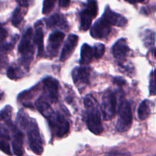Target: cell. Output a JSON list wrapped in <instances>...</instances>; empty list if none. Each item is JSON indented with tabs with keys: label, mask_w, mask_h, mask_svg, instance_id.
<instances>
[{
	"label": "cell",
	"mask_w": 156,
	"mask_h": 156,
	"mask_svg": "<svg viewBox=\"0 0 156 156\" xmlns=\"http://www.w3.org/2000/svg\"><path fill=\"white\" fill-rule=\"evenodd\" d=\"M7 34H8L7 30H6L5 28H3V27H2V30H1V42H2V44L3 41H4V40L5 39L6 37H7Z\"/></svg>",
	"instance_id": "1f68e13d"
},
{
	"label": "cell",
	"mask_w": 156,
	"mask_h": 156,
	"mask_svg": "<svg viewBox=\"0 0 156 156\" xmlns=\"http://www.w3.org/2000/svg\"><path fill=\"white\" fill-rule=\"evenodd\" d=\"M23 140H24V135L20 130L16 131L15 136H14L13 142H12V148H13V152L17 156H22L23 155Z\"/></svg>",
	"instance_id": "ac0fdd59"
},
{
	"label": "cell",
	"mask_w": 156,
	"mask_h": 156,
	"mask_svg": "<svg viewBox=\"0 0 156 156\" xmlns=\"http://www.w3.org/2000/svg\"><path fill=\"white\" fill-rule=\"evenodd\" d=\"M93 56H94V48H92L88 44H84L81 48V65L85 66V65L89 64L92 59Z\"/></svg>",
	"instance_id": "e0dca14e"
},
{
	"label": "cell",
	"mask_w": 156,
	"mask_h": 156,
	"mask_svg": "<svg viewBox=\"0 0 156 156\" xmlns=\"http://www.w3.org/2000/svg\"><path fill=\"white\" fill-rule=\"evenodd\" d=\"M48 121L54 135L59 138L63 137L69 131V123L59 113H54V114L48 119Z\"/></svg>",
	"instance_id": "8992f818"
},
{
	"label": "cell",
	"mask_w": 156,
	"mask_h": 156,
	"mask_svg": "<svg viewBox=\"0 0 156 156\" xmlns=\"http://www.w3.org/2000/svg\"><path fill=\"white\" fill-rule=\"evenodd\" d=\"M70 4V1H66V0H61L59 2V5L60 7H67Z\"/></svg>",
	"instance_id": "d6a6232c"
},
{
	"label": "cell",
	"mask_w": 156,
	"mask_h": 156,
	"mask_svg": "<svg viewBox=\"0 0 156 156\" xmlns=\"http://www.w3.org/2000/svg\"><path fill=\"white\" fill-rule=\"evenodd\" d=\"M55 3H56L55 1H47V0L44 1V3H43L42 13L44 14V15H47V14L50 13V12L53 10Z\"/></svg>",
	"instance_id": "83f0119b"
},
{
	"label": "cell",
	"mask_w": 156,
	"mask_h": 156,
	"mask_svg": "<svg viewBox=\"0 0 156 156\" xmlns=\"http://www.w3.org/2000/svg\"><path fill=\"white\" fill-rule=\"evenodd\" d=\"M129 52L126 39H120L114 44L112 47V53L116 59L120 61L124 60Z\"/></svg>",
	"instance_id": "5bb4252c"
},
{
	"label": "cell",
	"mask_w": 156,
	"mask_h": 156,
	"mask_svg": "<svg viewBox=\"0 0 156 156\" xmlns=\"http://www.w3.org/2000/svg\"><path fill=\"white\" fill-rule=\"evenodd\" d=\"M41 21H37L35 24L36 32L34 37V43L37 47V55L38 56H41L44 53V33H43L42 27H41Z\"/></svg>",
	"instance_id": "2e32d148"
},
{
	"label": "cell",
	"mask_w": 156,
	"mask_h": 156,
	"mask_svg": "<svg viewBox=\"0 0 156 156\" xmlns=\"http://www.w3.org/2000/svg\"><path fill=\"white\" fill-rule=\"evenodd\" d=\"M103 17L111 24V25H115L117 27H124L127 24V20L125 17L120 14L114 12L110 9L109 6H107L105 9Z\"/></svg>",
	"instance_id": "4fadbf2b"
},
{
	"label": "cell",
	"mask_w": 156,
	"mask_h": 156,
	"mask_svg": "<svg viewBox=\"0 0 156 156\" xmlns=\"http://www.w3.org/2000/svg\"><path fill=\"white\" fill-rule=\"evenodd\" d=\"M137 113H138L139 118L141 120H144L149 117L150 114V106H149V101L144 100L140 103Z\"/></svg>",
	"instance_id": "44dd1931"
},
{
	"label": "cell",
	"mask_w": 156,
	"mask_h": 156,
	"mask_svg": "<svg viewBox=\"0 0 156 156\" xmlns=\"http://www.w3.org/2000/svg\"><path fill=\"white\" fill-rule=\"evenodd\" d=\"M27 138L29 146L34 153L41 155L44 151L42 139L41 137L37 124L34 120H30V123L27 127Z\"/></svg>",
	"instance_id": "277c9868"
},
{
	"label": "cell",
	"mask_w": 156,
	"mask_h": 156,
	"mask_svg": "<svg viewBox=\"0 0 156 156\" xmlns=\"http://www.w3.org/2000/svg\"><path fill=\"white\" fill-rule=\"evenodd\" d=\"M21 73H22L20 71V69L15 66H10L8 69L7 76L11 79H16L21 77Z\"/></svg>",
	"instance_id": "cb8c5ba5"
},
{
	"label": "cell",
	"mask_w": 156,
	"mask_h": 156,
	"mask_svg": "<svg viewBox=\"0 0 156 156\" xmlns=\"http://www.w3.org/2000/svg\"><path fill=\"white\" fill-rule=\"evenodd\" d=\"M132 109L129 102L125 99H121L118 106V120L116 128L119 132H126L132 124Z\"/></svg>",
	"instance_id": "3957f363"
},
{
	"label": "cell",
	"mask_w": 156,
	"mask_h": 156,
	"mask_svg": "<svg viewBox=\"0 0 156 156\" xmlns=\"http://www.w3.org/2000/svg\"><path fill=\"white\" fill-rule=\"evenodd\" d=\"M84 105L86 108V124L88 129L95 135L103 132L100 107L91 94H88L84 99Z\"/></svg>",
	"instance_id": "6da1fadb"
},
{
	"label": "cell",
	"mask_w": 156,
	"mask_h": 156,
	"mask_svg": "<svg viewBox=\"0 0 156 156\" xmlns=\"http://www.w3.org/2000/svg\"><path fill=\"white\" fill-rule=\"evenodd\" d=\"M65 37V34L61 31L53 32L48 39L47 50L51 56H56L59 47Z\"/></svg>",
	"instance_id": "8fae6325"
},
{
	"label": "cell",
	"mask_w": 156,
	"mask_h": 156,
	"mask_svg": "<svg viewBox=\"0 0 156 156\" xmlns=\"http://www.w3.org/2000/svg\"><path fill=\"white\" fill-rule=\"evenodd\" d=\"M18 35H15V37H13V39H12L10 42L3 43V44H2V47H1L2 51L7 52L12 50V49L14 47V46H15V43H16L17 41H18Z\"/></svg>",
	"instance_id": "f1b7e54d"
},
{
	"label": "cell",
	"mask_w": 156,
	"mask_h": 156,
	"mask_svg": "<svg viewBox=\"0 0 156 156\" xmlns=\"http://www.w3.org/2000/svg\"><path fill=\"white\" fill-rule=\"evenodd\" d=\"M33 42V30L29 27L23 35L22 39L18 45V53L21 55V63L27 70H28L30 62L33 59L34 52Z\"/></svg>",
	"instance_id": "7a4b0ae2"
},
{
	"label": "cell",
	"mask_w": 156,
	"mask_h": 156,
	"mask_svg": "<svg viewBox=\"0 0 156 156\" xmlns=\"http://www.w3.org/2000/svg\"><path fill=\"white\" fill-rule=\"evenodd\" d=\"M36 108H37L38 111L44 116L45 118L48 120L49 118L52 117L54 114V111L52 109L50 103L43 97H40L36 101Z\"/></svg>",
	"instance_id": "9a60e30c"
},
{
	"label": "cell",
	"mask_w": 156,
	"mask_h": 156,
	"mask_svg": "<svg viewBox=\"0 0 156 156\" xmlns=\"http://www.w3.org/2000/svg\"><path fill=\"white\" fill-rule=\"evenodd\" d=\"M105 51V47L102 44H96L94 47V56L96 59H99L103 56Z\"/></svg>",
	"instance_id": "484cf974"
},
{
	"label": "cell",
	"mask_w": 156,
	"mask_h": 156,
	"mask_svg": "<svg viewBox=\"0 0 156 156\" xmlns=\"http://www.w3.org/2000/svg\"><path fill=\"white\" fill-rule=\"evenodd\" d=\"M154 56H155L156 57V48L155 49V50H154Z\"/></svg>",
	"instance_id": "836d02e7"
},
{
	"label": "cell",
	"mask_w": 156,
	"mask_h": 156,
	"mask_svg": "<svg viewBox=\"0 0 156 156\" xmlns=\"http://www.w3.org/2000/svg\"><path fill=\"white\" fill-rule=\"evenodd\" d=\"M17 121H18V125L22 129H25L27 128L29 126V121L28 117H27V114H25L24 112H23L22 111H20L18 114V117H17Z\"/></svg>",
	"instance_id": "603a6c76"
},
{
	"label": "cell",
	"mask_w": 156,
	"mask_h": 156,
	"mask_svg": "<svg viewBox=\"0 0 156 156\" xmlns=\"http://www.w3.org/2000/svg\"><path fill=\"white\" fill-rule=\"evenodd\" d=\"M98 4L96 1H88L87 7L80 14L81 29L87 30L90 28L92 18H95L98 14Z\"/></svg>",
	"instance_id": "ba28073f"
},
{
	"label": "cell",
	"mask_w": 156,
	"mask_h": 156,
	"mask_svg": "<svg viewBox=\"0 0 156 156\" xmlns=\"http://www.w3.org/2000/svg\"><path fill=\"white\" fill-rule=\"evenodd\" d=\"M156 34L155 32L152 31L150 30H147L145 32V34L143 36V42L146 47H151L154 45L155 42Z\"/></svg>",
	"instance_id": "7402d4cb"
},
{
	"label": "cell",
	"mask_w": 156,
	"mask_h": 156,
	"mask_svg": "<svg viewBox=\"0 0 156 156\" xmlns=\"http://www.w3.org/2000/svg\"><path fill=\"white\" fill-rule=\"evenodd\" d=\"M114 82L118 86H123V85H126V82L125 79H123L122 77H115L114 78Z\"/></svg>",
	"instance_id": "4dcf8cb0"
},
{
	"label": "cell",
	"mask_w": 156,
	"mask_h": 156,
	"mask_svg": "<svg viewBox=\"0 0 156 156\" xmlns=\"http://www.w3.org/2000/svg\"><path fill=\"white\" fill-rule=\"evenodd\" d=\"M24 7L27 8L26 6L18 5L15 9L12 18V23L13 25L18 26L23 20V18L26 15V12H27V9L24 10Z\"/></svg>",
	"instance_id": "ffe728a7"
},
{
	"label": "cell",
	"mask_w": 156,
	"mask_h": 156,
	"mask_svg": "<svg viewBox=\"0 0 156 156\" xmlns=\"http://www.w3.org/2000/svg\"><path fill=\"white\" fill-rule=\"evenodd\" d=\"M0 148L1 150L4 153L7 154L9 155H12V152H11L10 146H9V143L6 141V140H1V143H0Z\"/></svg>",
	"instance_id": "f546056e"
},
{
	"label": "cell",
	"mask_w": 156,
	"mask_h": 156,
	"mask_svg": "<svg viewBox=\"0 0 156 156\" xmlns=\"http://www.w3.org/2000/svg\"><path fill=\"white\" fill-rule=\"evenodd\" d=\"M79 41V37L76 34H69L66 41L62 50L61 51L60 61L65 62L67 59L70 57L72 53L74 52Z\"/></svg>",
	"instance_id": "7c38bea8"
},
{
	"label": "cell",
	"mask_w": 156,
	"mask_h": 156,
	"mask_svg": "<svg viewBox=\"0 0 156 156\" xmlns=\"http://www.w3.org/2000/svg\"><path fill=\"white\" fill-rule=\"evenodd\" d=\"M90 69L88 66L76 67L73 71V79L74 83L79 88L85 87L89 83Z\"/></svg>",
	"instance_id": "30bf717a"
},
{
	"label": "cell",
	"mask_w": 156,
	"mask_h": 156,
	"mask_svg": "<svg viewBox=\"0 0 156 156\" xmlns=\"http://www.w3.org/2000/svg\"><path fill=\"white\" fill-rule=\"evenodd\" d=\"M111 30V25L103 16L95 21L91 28V37L95 39H103L109 35Z\"/></svg>",
	"instance_id": "9c48e42d"
},
{
	"label": "cell",
	"mask_w": 156,
	"mask_h": 156,
	"mask_svg": "<svg viewBox=\"0 0 156 156\" xmlns=\"http://www.w3.org/2000/svg\"><path fill=\"white\" fill-rule=\"evenodd\" d=\"M149 94L150 95H156V69L152 72L150 76Z\"/></svg>",
	"instance_id": "4316f807"
},
{
	"label": "cell",
	"mask_w": 156,
	"mask_h": 156,
	"mask_svg": "<svg viewBox=\"0 0 156 156\" xmlns=\"http://www.w3.org/2000/svg\"><path fill=\"white\" fill-rule=\"evenodd\" d=\"M59 82L53 77H47L43 80L44 98L49 103H54L58 100Z\"/></svg>",
	"instance_id": "52a82bcc"
},
{
	"label": "cell",
	"mask_w": 156,
	"mask_h": 156,
	"mask_svg": "<svg viewBox=\"0 0 156 156\" xmlns=\"http://www.w3.org/2000/svg\"><path fill=\"white\" fill-rule=\"evenodd\" d=\"M46 24L47 27H61V28H66L67 22L65 18L58 14L52 15L49 18L46 19Z\"/></svg>",
	"instance_id": "d6986e66"
},
{
	"label": "cell",
	"mask_w": 156,
	"mask_h": 156,
	"mask_svg": "<svg viewBox=\"0 0 156 156\" xmlns=\"http://www.w3.org/2000/svg\"><path fill=\"white\" fill-rule=\"evenodd\" d=\"M12 108H11L9 105L5 107L1 111V120L2 121H5L9 122L11 120V116H12Z\"/></svg>",
	"instance_id": "d4e9b609"
},
{
	"label": "cell",
	"mask_w": 156,
	"mask_h": 156,
	"mask_svg": "<svg viewBox=\"0 0 156 156\" xmlns=\"http://www.w3.org/2000/svg\"><path fill=\"white\" fill-rule=\"evenodd\" d=\"M101 112L105 120H111L117 113V98L111 90H107L102 97Z\"/></svg>",
	"instance_id": "5b68a950"
}]
</instances>
